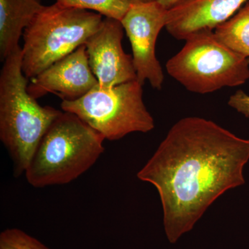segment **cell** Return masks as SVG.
Returning a JSON list of instances; mask_svg holds the SVG:
<instances>
[{"label": "cell", "mask_w": 249, "mask_h": 249, "mask_svg": "<svg viewBox=\"0 0 249 249\" xmlns=\"http://www.w3.org/2000/svg\"><path fill=\"white\" fill-rule=\"evenodd\" d=\"M0 249H51L17 228L6 229L0 234Z\"/></svg>", "instance_id": "obj_14"}, {"label": "cell", "mask_w": 249, "mask_h": 249, "mask_svg": "<svg viewBox=\"0 0 249 249\" xmlns=\"http://www.w3.org/2000/svg\"><path fill=\"white\" fill-rule=\"evenodd\" d=\"M168 11L158 1L131 5L121 21L132 49L137 80L143 85L148 80L152 88H162L164 75L155 49L160 31L166 27Z\"/></svg>", "instance_id": "obj_7"}, {"label": "cell", "mask_w": 249, "mask_h": 249, "mask_svg": "<svg viewBox=\"0 0 249 249\" xmlns=\"http://www.w3.org/2000/svg\"><path fill=\"white\" fill-rule=\"evenodd\" d=\"M106 140L80 118L63 111L52 123L26 170L34 188L65 185L86 173L105 151Z\"/></svg>", "instance_id": "obj_3"}, {"label": "cell", "mask_w": 249, "mask_h": 249, "mask_svg": "<svg viewBox=\"0 0 249 249\" xmlns=\"http://www.w3.org/2000/svg\"></svg>", "instance_id": "obj_18"}, {"label": "cell", "mask_w": 249, "mask_h": 249, "mask_svg": "<svg viewBox=\"0 0 249 249\" xmlns=\"http://www.w3.org/2000/svg\"><path fill=\"white\" fill-rule=\"evenodd\" d=\"M249 160V139L213 121L188 116L174 124L137 173L158 191L170 243L191 231L217 198L245 184Z\"/></svg>", "instance_id": "obj_1"}, {"label": "cell", "mask_w": 249, "mask_h": 249, "mask_svg": "<svg viewBox=\"0 0 249 249\" xmlns=\"http://www.w3.org/2000/svg\"><path fill=\"white\" fill-rule=\"evenodd\" d=\"M21 47L4 60L0 73V140L14 163L15 178L25 173L47 129L62 112L42 107L28 92Z\"/></svg>", "instance_id": "obj_2"}, {"label": "cell", "mask_w": 249, "mask_h": 249, "mask_svg": "<svg viewBox=\"0 0 249 249\" xmlns=\"http://www.w3.org/2000/svg\"><path fill=\"white\" fill-rule=\"evenodd\" d=\"M228 104L230 107L249 117V96L242 90H238L229 98Z\"/></svg>", "instance_id": "obj_15"}, {"label": "cell", "mask_w": 249, "mask_h": 249, "mask_svg": "<svg viewBox=\"0 0 249 249\" xmlns=\"http://www.w3.org/2000/svg\"><path fill=\"white\" fill-rule=\"evenodd\" d=\"M248 0H181L168 10L167 31L178 40L201 30L213 31Z\"/></svg>", "instance_id": "obj_10"}, {"label": "cell", "mask_w": 249, "mask_h": 249, "mask_svg": "<svg viewBox=\"0 0 249 249\" xmlns=\"http://www.w3.org/2000/svg\"><path fill=\"white\" fill-rule=\"evenodd\" d=\"M124 31L121 21L105 18L101 27L85 42L90 68L100 88L137 80L133 58L123 49Z\"/></svg>", "instance_id": "obj_8"}, {"label": "cell", "mask_w": 249, "mask_h": 249, "mask_svg": "<svg viewBox=\"0 0 249 249\" xmlns=\"http://www.w3.org/2000/svg\"><path fill=\"white\" fill-rule=\"evenodd\" d=\"M142 95V85L137 80L109 88L98 85L76 101H62L61 108L78 116L106 140L117 141L155 128Z\"/></svg>", "instance_id": "obj_6"}, {"label": "cell", "mask_w": 249, "mask_h": 249, "mask_svg": "<svg viewBox=\"0 0 249 249\" xmlns=\"http://www.w3.org/2000/svg\"><path fill=\"white\" fill-rule=\"evenodd\" d=\"M44 6L40 0H0L1 60L20 47L21 36Z\"/></svg>", "instance_id": "obj_11"}, {"label": "cell", "mask_w": 249, "mask_h": 249, "mask_svg": "<svg viewBox=\"0 0 249 249\" xmlns=\"http://www.w3.org/2000/svg\"><path fill=\"white\" fill-rule=\"evenodd\" d=\"M87 10L55 2L45 6L23 34V73L32 79L54 62L85 45L104 18Z\"/></svg>", "instance_id": "obj_4"}, {"label": "cell", "mask_w": 249, "mask_h": 249, "mask_svg": "<svg viewBox=\"0 0 249 249\" xmlns=\"http://www.w3.org/2000/svg\"><path fill=\"white\" fill-rule=\"evenodd\" d=\"M219 42L249 58V2L225 22L214 29Z\"/></svg>", "instance_id": "obj_12"}, {"label": "cell", "mask_w": 249, "mask_h": 249, "mask_svg": "<svg viewBox=\"0 0 249 249\" xmlns=\"http://www.w3.org/2000/svg\"><path fill=\"white\" fill-rule=\"evenodd\" d=\"M98 85L83 45L32 78L27 90L36 100L52 93L62 101H71L83 97Z\"/></svg>", "instance_id": "obj_9"}, {"label": "cell", "mask_w": 249, "mask_h": 249, "mask_svg": "<svg viewBox=\"0 0 249 249\" xmlns=\"http://www.w3.org/2000/svg\"><path fill=\"white\" fill-rule=\"evenodd\" d=\"M55 2L76 9L95 11L105 18L121 21L134 0H55Z\"/></svg>", "instance_id": "obj_13"}, {"label": "cell", "mask_w": 249, "mask_h": 249, "mask_svg": "<svg viewBox=\"0 0 249 249\" xmlns=\"http://www.w3.org/2000/svg\"><path fill=\"white\" fill-rule=\"evenodd\" d=\"M181 0H158V2L160 3L165 9L169 10L173 8L175 5L178 4Z\"/></svg>", "instance_id": "obj_16"}, {"label": "cell", "mask_w": 249, "mask_h": 249, "mask_svg": "<svg viewBox=\"0 0 249 249\" xmlns=\"http://www.w3.org/2000/svg\"><path fill=\"white\" fill-rule=\"evenodd\" d=\"M185 40L181 50L167 62L166 70L188 91L206 94L249 79V58L219 42L214 30L196 31Z\"/></svg>", "instance_id": "obj_5"}, {"label": "cell", "mask_w": 249, "mask_h": 249, "mask_svg": "<svg viewBox=\"0 0 249 249\" xmlns=\"http://www.w3.org/2000/svg\"><path fill=\"white\" fill-rule=\"evenodd\" d=\"M135 1H139V2H151V1H157L158 0H134Z\"/></svg>", "instance_id": "obj_17"}]
</instances>
